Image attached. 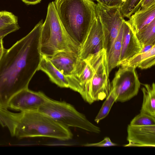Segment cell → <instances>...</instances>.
<instances>
[{
    "instance_id": "cell-21",
    "label": "cell",
    "mask_w": 155,
    "mask_h": 155,
    "mask_svg": "<svg viewBox=\"0 0 155 155\" xmlns=\"http://www.w3.org/2000/svg\"><path fill=\"white\" fill-rule=\"evenodd\" d=\"M117 97L112 91H110L108 96L105 99L102 107L96 117L94 121L98 123L101 120L105 118L115 102H116Z\"/></svg>"
},
{
    "instance_id": "cell-17",
    "label": "cell",
    "mask_w": 155,
    "mask_h": 155,
    "mask_svg": "<svg viewBox=\"0 0 155 155\" xmlns=\"http://www.w3.org/2000/svg\"><path fill=\"white\" fill-rule=\"evenodd\" d=\"M155 63V45L149 51L140 52L139 54L124 62L120 65L130 66L142 69L150 68Z\"/></svg>"
},
{
    "instance_id": "cell-15",
    "label": "cell",
    "mask_w": 155,
    "mask_h": 155,
    "mask_svg": "<svg viewBox=\"0 0 155 155\" xmlns=\"http://www.w3.org/2000/svg\"><path fill=\"white\" fill-rule=\"evenodd\" d=\"M39 70L45 72L51 80L58 86L69 88V84L67 77L53 64L48 58L42 55L38 68V70Z\"/></svg>"
},
{
    "instance_id": "cell-2",
    "label": "cell",
    "mask_w": 155,
    "mask_h": 155,
    "mask_svg": "<svg viewBox=\"0 0 155 155\" xmlns=\"http://www.w3.org/2000/svg\"><path fill=\"white\" fill-rule=\"evenodd\" d=\"M0 124L8 128L12 137L19 139L42 137L65 141L73 137L69 128L39 111L16 113L0 107Z\"/></svg>"
},
{
    "instance_id": "cell-16",
    "label": "cell",
    "mask_w": 155,
    "mask_h": 155,
    "mask_svg": "<svg viewBox=\"0 0 155 155\" xmlns=\"http://www.w3.org/2000/svg\"><path fill=\"white\" fill-rule=\"evenodd\" d=\"M127 21L135 33L155 19V4L140 9L132 15Z\"/></svg>"
},
{
    "instance_id": "cell-30",
    "label": "cell",
    "mask_w": 155,
    "mask_h": 155,
    "mask_svg": "<svg viewBox=\"0 0 155 155\" xmlns=\"http://www.w3.org/2000/svg\"><path fill=\"white\" fill-rule=\"evenodd\" d=\"M5 48L3 46V39L0 40V59L3 53Z\"/></svg>"
},
{
    "instance_id": "cell-4",
    "label": "cell",
    "mask_w": 155,
    "mask_h": 155,
    "mask_svg": "<svg viewBox=\"0 0 155 155\" xmlns=\"http://www.w3.org/2000/svg\"><path fill=\"white\" fill-rule=\"evenodd\" d=\"M81 48L65 30L54 2H50L41 32L39 49L41 55L50 58L58 53L67 52L73 53L79 56Z\"/></svg>"
},
{
    "instance_id": "cell-22",
    "label": "cell",
    "mask_w": 155,
    "mask_h": 155,
    "mask_svg": "<svg viewBox=\"0 0 155 155\" xmlns=\"http://www.w3.org/2000/svg\"><path fill=\"white\" fill-rule=\"evenodd\" d=\"M143 0H125L120 7L124 17L129 18L131 16L139 10Z\"/></svg>"
},
{
    "instance_id": "cell-10",
    "label": "cell",
    "mask_w": 155,
    "mask_h": 155,
    "mask_svg": "<svg viewBox=\"0 0 155 155\" xmlns=\"http://www.w3.org/2000/svg\"><path fill=\"white\" fill-rule=\"evenodd\" d=\"M94 72L92 67L86 61L81 59L74 73L71 75L66 76L69 88L79 93L85 101Z\"/></svg>"
},
{
    "instance_id": "cell-3",
    "label": "cell",
    "mask_w": 155,
    "mask_h": 155,
    "mask_svg": "<svg viewBox=\"0 0 155 155\" xmlns=\"http://www.w3.org/2000/svg\"><path fill=\"white\" fill-rule=\"evenodd\" d=\"M55 7L65 30L81 48L96 18L93 0H55Z\"/></svg>"
},
{
    "instance_id": "cell-8",
    "label": "cell",
    "mask_w": 155,
    "mask_h": 155,
    "mask_svg": "<svg viewBox=\"0 0 155 155\" xmlns=\"http://www.w3.org/2000/svg\"><path fill=\"white\" fill-rule=\"evenodd\" d=\"M135 69L121 66L116 72L110 85L117 97L116 102L127 101L137 95L141 83Z\"/></svg>"
},
{
    "instance_id": "cell-25",
    "label": "cell",
    "mask_w": 155,
    "mask_h": 155,
    "mask_svg": "<svg viewBox=\"0 0 155 155\" xmlns=\"http://www.w3.org/2000/svg\"><path fill=\"white\" fill-rule=\"evenodd\" d=\"M20 27L18 23L12 24L0 28V40L8 35L19 29Z\"/></svg>"
},
{
    "instance_id": "cell-18",
    "label": "cell",
    "mask_w": 155,
    "mask_h": 155,
    "mask_svg": "<svg viewBox=\"0 0 155 155\" xmlns=\"http://www.w3.org/2000/svg\"><path fill=\"white\" fill-rule=\"evenodd\" d=\"M143 100L140 113L155 117V84H143Z\"/></svg>"
},
{
    "instance_id": "cell-1",
    "label": "cell",
    "mask_w": 155,
    "mask_h": 155,
    "mask_svg": "<svg viewBox=\"0 0 155 155\" xmlns=\"http://www.w3.org/2000/svg\"><path fill=\"white\" fill-rule=\"evenodd\" d=\"M41 20L27 35L11 48H5L0 59V107L7 108L16 94L28 88L42 58L40 38Z\"/></svg>"
},
{
    "instance_id": "cell-23",
    "label": "cell",
    "mask_w": 155,
    "mask_h": 155,
    "mask_svg": "<svg viewBox=\"0 0 155 155\" xmlns=\"http://www.w3.org/2000/svg\"><path fill=\"white\" fill-rule=\"evenodd\" d=\"M130 124L137 126L155 125V117L147 114L140 113L131 120Z\"/></svg>"
},
{
    "instance_id": "cell-20",
    "label": "cell",
    "mask_w": 155,
    "mask_h": 155,
    "mask_svg": "<svg viewBox=\"0 0 155 155\" xmlns=\"http://www.w3.org/2000/svg\"><path fill=\"white\" fill-rule=\"evenodd\" d=\"M142 47L155 45V19L136 33Z\"/></svg>"
},
{
    "instance_id": "cell-24",
    "label": "cell",
    "mask_w": 155,
    "mask_h": 155,
    "mask_svg": "<svg viewBox=\"0 0 155 155\" xmlns=\"http://www.w3.org/2000/svg\"><path fill=\"white\" fill-rule=\"evenodd\" d=\"M17 23H18V18L12 13L6 11H1L0 14V28Z\"/></svg>"
},
{
    "instance_id": "cell-31",
    "label": "cell",
    "mask_w": 155,
    "mask_h": 155,
    "mask_svg": "<svg viewBox=\"0 0 155 155\" xmlns=\"http://www.w3.org/2000/svg\"><path fill=\"white\" fill-rule=\"evenodd\" d=\"M1 11H0V14H1Z\"/></svg>"
},
{
    "instance_id": "cell-7",
    "label": "cell",
    "mask_w": 155,
    "mask_h": 155,
    "mask_svg": "<svg viewBox=\"0 0 155 155\" xmlns=\"http://www.w3.org/2000/svg\"><path fill=\"white\" fill-rule=\"evenodd\" d=\"M96 16L101 25L103 48L107 56L125 20L120 8L108 7L99 3L96 4Z\"/></svg>"
},
{
    "instance_id": "cell-12",
    "label": "cell",
    "mask_w": 155,
    "mask_h": 155,
    "mask_svg": "<svg viewBox=\"0 0 155 155\" xmlns=\"http://www.w3.org/2000/svg\"><path fill=\"white\" fill-rule=\"evenodd\" d=\"M127 140L125 147H155V125L137 126L130 124L127 127Z\"/></svg>"
},
{
    "instance_id": "cell-9",
    "label": "cell",
    "mask_w": 155,
    "mask_h": 155,
    "mask_svg": "<svg viewBox=\"0 0 155 155\" xmlns=\"http://www.w3.org/2000/svg\"><path fill=\"white\" fill-rule=\"evenodd\" d=\"M48 97L43 92L24 89L9 100L7 108L20 111H38Z\"/></svg>"
},
{
    "instance_id": "cell-19",
    "label": "cell",
    "mask_w": 155,
    "mask_h": 155,
    "mask_svg": "<svg viewBox=\"0 0 155 155\" xmlns=\"http://www.w3.org/2000/svg\"><path fill=\"white\" fill-rule=\"evenodd\" d=\"M123 30V23L117 38L107 56V68L109 74L113 68L119 65Z\"/></svg>"
},
{
    "instance_id": "cell-13",
    "label": "cell",
    "mask_w": 155,
    "mask_h": 155,
    "mask_svg": "<svg viewBox=\"0 0 155 155\" xmlns=\"http://www.w3.org/2000/svg\"><path fill=\"white\" fill-rule=\"evenodd\" d=\"M142 45L127 21L123 23V30L119 65L139 54Z\"/></svg>"
},
{
    "instance_id": "cell-6",
    "label": "cell",
    "mask_w": 155,
    "mask_h": 155,
    "mask_svg": "<svg viewBox=\"0 0 155 155\" xmlns=\"http://www.w3.org/2000/svg\"><path fill=\"white\" fill-rule=\"evenodd\" d=\"M85 60L92 67L94 71L85 101L91 104L94 101L105 99L110 92L106 51L103 48Z\"/></svg>"
},
{
    "instance_id": "cell-26",
    "label": "cell",
    "mask_w": 155,
    "mask_h": 155,
    "mask_svg": "<svg viewBox=\"0 0 155 155\" xmlns=\"http://www.w3.org/2000/svg\"><path fill=\"white\" fill-rule=\"evenodd\" d=\"M117 144L112 142L108 137H105L101 141L96 143H87L84 145L86 147H107L115 146Z\"/></svg>"
},
{
    "instance_id": "cell-11",
    "label": "cell",
    "mask_w": 155,
    "mask_h": 155,
    "mask_svg": "<svg viewBox=\"0 0 155 155\" xmlns=\"http://www.w3.org/2000/svg\"><path fill=\"white\" fill-rule=\"evenodd\" d=\"M103 48V34L101 25L99 19L96 18L81 47L79 58L81 60H85L97 54Z\"/></svg>"
},
{
    "instance_id": "cell-5",
    "label": "cell",
    "mask_w": 155,
    "mask_h": 155,
    "mask_svg": "<svg viewBox=\"0 0 155 155\" xmlns=\"http://www.w3.org/2000/svg\"><path fill=\"white\" fill-rule=\"evenodd\" d=\"M38 111L48 115L57 122L69 128L75 127L91 133L99 134L100 128L90 121L83 114L71 104L49 97Z\"/></svg>"
},
{
    "instance_id": "cell-27",
    "label": "cell",
    "mask_w": 155,
    "mask_h": 155,
    "mask_svg": "<svg viewBox=\"0 0 155 155\" xmlns=\"http://www.w3.org/2000/svg\"><path fill=\"white\" fill-rule=\"evenodd\" d=\"M97 3L110 7L120 8L125 0H95Z\"/></svg>"
},
{
    "instance_id": "cell-14",
    "label": "cell",
    "mask_w": 155,
    "mask_h": 155,
    "mask_svg": "<svg viewBox=\"0 0 155 155\" xmlns=\"http://www.w3.org/2000/svg\"><path fill=\"white\" fill-rule=\"evenodd\" d=\"M48 58L53 64L66 76L71 75L74 73L81 60L77 54L67 52L58 53Z\"/></svg>"
},
{
    "instance_id": "cell-28",
    "label": "cell",
    "mask_w": 155,
    "mask_h": 155,
    "mask_svg": "<svg viewBox=\"0 0 155 155\" xmlns=\"http://www.w3.org/2000/svg\"><path fill=\"white\" fill-rule=\"evenodd\" d=\"M154 4L155 0H143L139 10L147 8Z\"/></svg>"
},
{
    "instance_id": "cell-29",
    "label": "cell",
    "mask_w": 155,
    "mask_h": 155,
    "mask_svg": "<svg viewBox=\"0 0 155 155\" xmlns=\"http://www.w3.org/2000/svg\"><path fill=\"white\" fill-rule=\"evenodd\" d=\"M27 5H35L40 2L41 0H21Z\"/></svg>"
}]
</instances>
